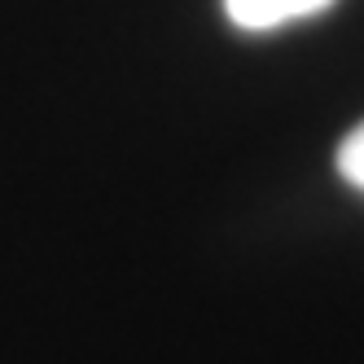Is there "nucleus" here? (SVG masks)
<instances>
[{"label":"nucleus","instance_id":"obj_1","mask_svg":"<svg viewBox=\"0 0 364 364\" xmlns=\"http://www.w3.org/2000/svg\"><path fill=\"white\" fill-rule=\"evenodd\" d=\"M333 0H224V14L242 31H277L285 22H299L329 9Z\"/></svg>","mask_w":364,"mask_h":364},{"label":"nucleus","instance_id":"obj_2","mask_svg":"<svg viewBox=\"0 0 364 364\" xmlns=\"http://www.w3.org/2000/svg\"><path fill=\"white\" fill-rule=\"evenodd\" d=\"M338 171H343V180L351 189L364 193V123L351 127L343 136V145H338Z\"/></svg>","mask_w":364,"mask_h":364}]
</instances>
